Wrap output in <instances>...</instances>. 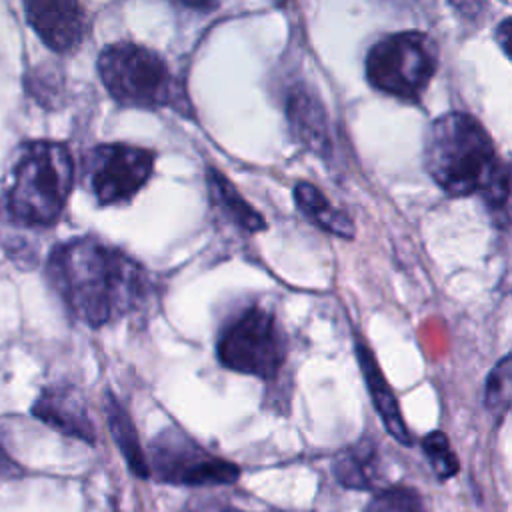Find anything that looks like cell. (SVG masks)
<instances>
[{
  "mask_svg": "<svg viewBox=\"0 0 512 512\" xmlns=\"http://www.w3.org/2000/svg\"><path fill=\"white\" fill-rule=\"evenodd\" d=\"M180 6L194 8V10H212V8H216L218 4H210V2H180Z\"/></svg>",
  "mask_w": 512,
  "mask_h": 512,
  "instance_id": "obj_24",
  "label": "cell"
},
{
  "mask_svg": "<svg viewBox=\"0 0 512 512\" xmlns=\"http://www.w3.org/2000/svg\"><path fill=\"white\" fill-rule=\"evenodd\" d=\"M46 274L70 316L90 328L132 314L150 294L148 274L134 258L90 236L54 246Z\"/></svg>",
  "mask_w": 512,
  "mask_h": 512,
  "instance_id": "obj_1",
  "label": "cell"
},
{
  "mask_svg": "<svg viewBox=\"0 0 512 512\" xmlns=\"http://www.w3.org/2000/svg\"><path fill=\"white\" fill-rule=\"evenodd\" d=\"M336 480L354 490H374L380 484L378 452L372 442H358L348 446L334 458Z\"/></svg>",
  "mask_w": 512,
  "mask_h": 512,
  "instance_id": "obj_15",
  "label": "cell"
},
{
  "mask_svg": "<svg viewBox=\"0 0 512 512\" xmlns=\"http://www.w3.org/2000/svg\"><path fill=\"white\" fill-rule=\"evenodd\" d=\"M356 358H358V364H360V372L364 376V382H366V390L372 398V404L382 420V424L386 426L388 434L404 444V446H410L412 444V436H410V430L402 418V412H400V406H398V400H396V394L392 392L388 380L384 378L372 350L358 342L356 344Z\"/></svg>",
  "mask_w": 512,
  "mask_h": 512,
  "instance_id": "obj_12",
  "label": "cell"
},
{
  "mask_svg": "<svg viewBox=\"0 0 512 512\" xmlns=\"http://www.w3.org/2000/svg\"><path fill=\"white\" fill-rule=\"evenodd\" d=\"M510 24H512V20L510 18H504L500 24H498V28H496V34H494V38L498 40V44H500V50L508 56V50H510Z\"/></svg>",
  "mask_w": 512,
  "mask_h": 512,
  "instance_id": "obj_22",
  "label": "cell"
},
{
  "mask_svg": "<svg viewBox=\"0 0 512 512\" xmlns=\"http://www.w3.org/2000/svg\"><path fill=\"white\" fill-rule=\"evenodd\" d=\"M104 410H106V422H108L110 434H112L118 450L122 452L126 464L130 466V470L136 476L148 478L150 470H148L146 454H144V450L140 446V440H138L136 426H134L130 414L126 412V408L118 402V398L112 392H106Z\"/></svg>",
  "mask_w": 512,
  "mask_h": 512,
  "instance_id": "obj_16",
  "label": "cell"
},
{
  "mask_svg": "<svg viewBox=\"0 0 512 512\" xmlns=\"http://www.w3.org/2000/svg\"><path fill=\"white\" fill-rule=\"evenodd\" d=\"M510 388H512V366L510 354H504L490 370L484 386V404L488 412L500 422L510 408Z\"/></svg>",
  "mask_w": 512,
  "mask_h": 512,
  "instance_id": "obj_18",
  "label": "cell"
},
{
  "mask_svg": "<svg viewBox=\"0 0 512 512\" xmlns=\"http://www.w3.org/2000/svg\"><path fill=\"white\" fill-rule=\"evenodd\" d=\"M156 154L124 142L98 144L84 154L82 176L100 206L130 202L150 180Z\"/></svg>",
  "mask_w": 512,
  "mask_h": 512,
  "instance_id": "obj_8",
  "label": "cell"
},
{
  "mask_svg": "<svg viewBox=\"0 0 512 512\" xmlns=\"http://www.w3.org/2000/svg\"><path fill=\"white\" fill-rule=\"evenodd\" d=\"M478 194L482 196L492 224L506 230L510 224V166L506 160L496 164L494 172Z\"/></svg>",
  "mask_w": 512,
  "mask_h": 512,
  "instance_id": "obj_17",
  "label": "cell"
},
{
  "mask_svg": "<svg viewBox=\"0 0 512 512\" xmlns=\"http://www.w3.org/2000/svg\"><path fill=\"white\" fill-rule=\"evenodd\" d=\"M28 24L38 38L54 52L76 50L86 34V12L70 0H28L24 2Z\"/></svg>",
  "mask_w": 512,
  "mask_h": 512,
  "instance_id": "obj_9",
  "label": "cell"
},
{
  "mask_svg": "<svg viewBox=\"0 0 512 512\" xmlns=\"http://www.w3.org/2000/svg\"><path fill=\"white\" fill-rule=\"evenodd\" d=\"M364 512H428L420 494L410 486L380 488Z\"/></svg>",
  "mask_w": 512,
  "mask_h": 512,
  "instance_id": "obj_19",
  "label": "cell"
},
{
  "mask_svg": "<svg viewBox=\"0 0 512 512\" xmlns=\"http://www.w3.org/2000/svg\"><path fill=\"white\" fill-rule=\"evenodd\" d=\"M424 168L448 196L478 194L500 162L486 128L468 112L434 118L424 136Z\"/></svg>",
  "mask_w": 512,
  "mask_h": 512,
  "instance_id": "obj_2",
  "label": "cell"
},
{
  "mask_svg": "<svg viewBox=\"0 0 512 512\" xmlns=\"http://www.w3.org/2000/svg\"><path fill=\"white\" fill-rule=\"evenodd\" d=\"M294 200L298 210L318 228L330 232L334 236L352 240L354 238V222L342 210H338L326 194L310 182H298L294 186Z\"/></svg>",
  "mask_w": 512,
  "mask_h": 512,
  "instance_id": "obj_14",
  "label": "cell"
},
{
  "mask_svg": "<svg viewBox=\"0 0 512 512\" xmlns=\"http://www.w3.org/2000/svg\"><path fill=\"white\" fill-rule=\"evenodd\" d=\"M224 512H246V510H238V508H228V510H224Z\"/></svg>",
  "mask_w": 512,
  "mask_h": 512,
  "instance_id": "obj_25",
  "label": "cell"
},
{
  "mask_svg": "<svg viewBox=\"0 0 512 512\" xmlns=\"http://www.w3.org/2000/svg\"><path fill=\"white\" fill-rule=\"evenodd\" d=\"M146 456L150 476L174 486H222L240 476V468L206 448H202L184 430L164 428L150 442Z\"/></svg>",
  "mask_w": 512,
  "mask_h": 512,
  "instance_id": "obj_7",
  "label": "cell"
},
{
  "mask_svg": "<svg viewBox=\"0 0 512 512\" xmlns=\"http://www.w3.org/2000/svg\"><path fill=\"white\" fill-rule=\"evenodd\" d=\"M286 120L294 138L318 156H330L332 138L328 114L320 98L298 84L286 94Z\"/></svg>",
  "mask_w": 512,
  "mask_h": 512,
  "instance_id": "obj_11",
  "label": "cell"
},
{
  "mask_svg": "<svg viewBox=\"0 0 512 512\" xmlns=\"http://www.w3.org/2000/svg\"><path fill=\"white\" fill-rule=\"evenodd\" d=\"M32 414L66 436L86 444L96 442V430L90 420L86 402L78 388L70 384L44 388L32 404Z\"/></svg>",
  "mask_w": 512,
  "mask_h": 512,
  "instance_id": "obj_10",
  "label": "cell"
},
{
  "mask_svg": "<svg viewBox=\"0 0 512 512\" xmlns=\"http://www.w3.org/2000/svg\"><path fill=\"white\" fill-rule=\"evenodd\" d=\"M18 474H20V466L0 446V478H10Z\"/></svg>",
  "mask_w": 512,
  "mask_h": 512,
  "instance_id": "obj_23",
  "label": "cell"
},
{
  "mask_svg": "<svg viewBox=\"0 0 512 512\" xmlns=\"http://www.w3.org/2000/svg\"><path fill=\"white\" fill-rule=\"evenodd\" d=\"M438 68L434 40L420 30L382 36L364 58V74L372 88L400 100H418Z\"/></svg>",
  "mask_w": 512,
  "mask_h": 512,
  "instance_id": "obj_5",
  "label": "cell"
},
{
  "mask_svg": "<svg viewBox=\"0 0 512 512\" xmlns=\"http://www.w3.org/2000/svg\"><path fill=\"white\" fill-rule=\"evenodd\" d=\"M96 68L110 98L122 106L142 110L172 108L180 114L192 110L166 60L148 46L136 42L108 44L100 52Z\"/></svg>",
  "mask_w": 512,
  "mask_h": 512,
  "instance_id": "obj_4",
  "label": "cell"
},
{
  "mask_svg": "<svg viewBox=\"0 0 512 512\" xmlns=\"http://www.w3.org/2000/svg\"><path fill=\"white\" fill-rule=\"evenodd\" d=\"M422 450H424L432 470L436 472V476H440V478L456 476L460 464H458L454 450L450 448L446 434H442L440 430L426 434L422 440Z\"/></svg>",
  "mask_w": 512,
  "mask_h": 512,
  "instance_id": "obj_20",
  "label": "cell"
},
{
  "mask_svg": "<svg viewBox=\"0 0 512 512\" xmlns=\"http://www.w3.org/2000/svg\"><path fill=\"white\" fill-rule=\"evenodd\" d=\"M216 354L232 372L272 380L286 360V342L274 314L250 306L222 328Z\"/></svg>",
  "mask_w": 512,
  "mask_h": 512,
  "instance_id": "obj_6",
  "label": "cell"
},
{
  "mask_svg": "<svg viewBox=\"0 0 512 512\" xmlns=\"http://www.w3.org/2000/svg\"><path fill=\"white\" fill-rule=\"evenodd\" d=\"M62 74L50 66H38L28 78V92L44 106H56V98L62 96Z\"/></svg>",
  "mask_w": 512,
  "mask_h": 512,
  "instance_id": "obj_21",
  "label": "cell"
},
{
  "mask_svg": "<svg viewBox=\"0 0 512 512\" xmlns=\"http://www.w3.org/2000/svg\"><path fill=\"white\" fill-rule=\"evenodd\" d=\"M206 190L210 204L220 216L244 234H256L266 228L264 216L254 210L236 186L216 168H206Z\"/></svg>",
  "mask_w": 512,
  "mask_h": 512,
  "instance_id": "obj_13",
  "label": "cell"
},
{
  "mask_svg": "<svg viewBox=\"0 0 512 512\" xmlns=\"http://www.w3.org/2000/svg\"><path fill=\"white\" fill-rule=\"evenodd\" d=\"M74 186V160L66 144L26 142L12 168L8 210L24 226L48 228L58 222Z\"/></svg>",
  "mask_w": 512,
  "mask_h": 512,
  "instance_id": "obj_3",
  "label": "cell"
}]
</instances>
